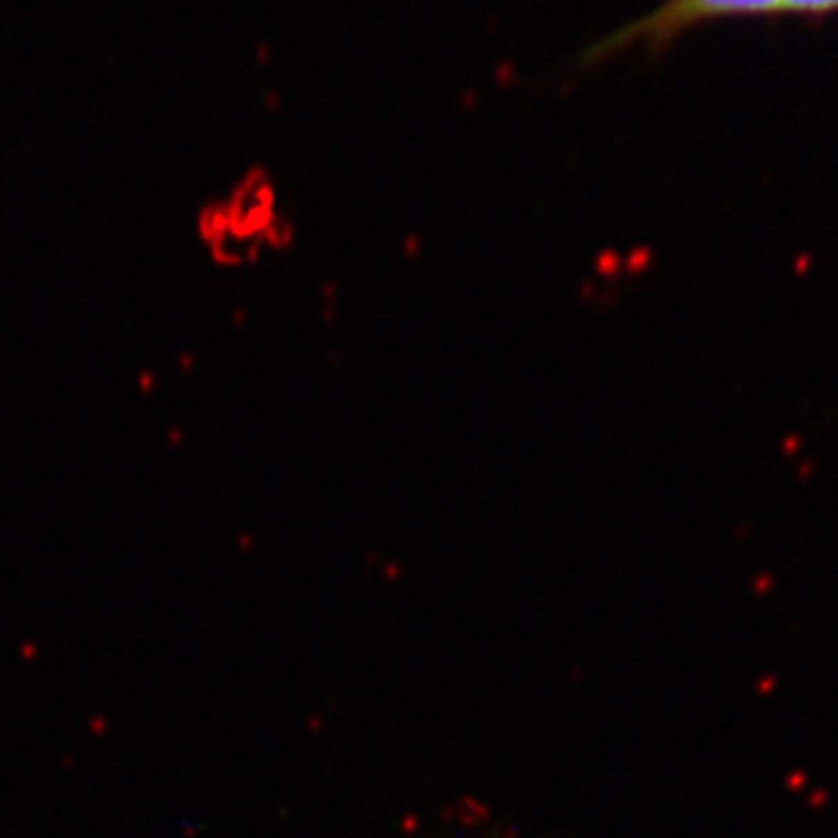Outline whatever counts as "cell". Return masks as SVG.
Instances as JSON below:
<instances>
[{
  "instance_id": "7a4b0ae2",
  "label": "cell",
  "mask_w": 838,
  "mask_h": 838,
  "mask_svg": "<svg viewBox=\"0 0 838 838\" xmlns=\"http://www.w3.org/2000/svg\"><path fill=\"white\" fill-rule=\"evenodd\" d=\"M783 10H792V12H829V10H838V0H783Z\"/></svg>"
},
{
  "instance_id": "6da1fadb",
  "label": "cell",
  "mask_w": 838,
  "mask_h": 838,
  "mask_svg": "<svg viewBox=\"0 0 838 838\" xmlns=\"http://www.w3.org/2000/svg\"><path fill=\"white\" fill-rule=\"evenodd\" d=\"M776 12H783V0H664L648 15L626 21L612 33L587 44L578 56V66L582 70L603 66L633 47L643 52H662L675 37L713 19Z\"/></svg>"
}]
</instances>
